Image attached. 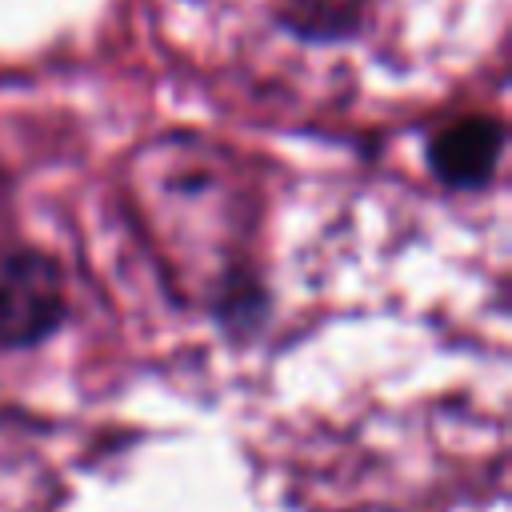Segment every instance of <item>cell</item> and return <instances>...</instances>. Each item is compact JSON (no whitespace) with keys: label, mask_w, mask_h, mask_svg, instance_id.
<instances>
[{"label":"cell","mask_w":512,"mask_h":512,"mask_svg":"<svg viewBox=\"0 0 512 512\" xmlns=\"http://www.w3.org/2000/svg\"><path fill=\"white\" fill-rule=\"evenodd\" d=\"M64 320V276L40 248H0V348L40 344Z\"/></svg>","instance_id":"6da1fadb"},{"label":"cell","mask_w":512,"mask_h":512,"mask_svg":"<svg viewBox=\"0 0 512 512\" xmlns=\"http://www.w3.org/2000/svg\"><path fill=\"white\" fill-rule=\"evenodd\" d=\"M504 156V128L492 116H464L428 140V164L448 188H480Z\"/></svg>","instance_id":"7a4b0ae2"}]
</instances>
